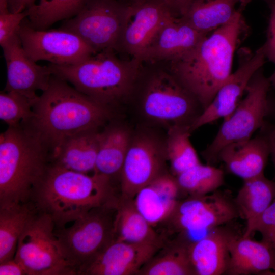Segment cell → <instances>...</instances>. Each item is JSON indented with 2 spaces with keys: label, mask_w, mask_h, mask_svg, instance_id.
Segmentation results:
<instances>
[{
  "label": "cell",
  "mask_w": 275,
  "mask_h": 275,
  "mask_svg": "<svg viewBox=\"0 0 275 275\" xmlns=\"http://www.w3.org/2000/svg\"><path fill=\"white\" fill-rule=\"evenodd\" d=\"M181 191L190 196H200L212 193L224 184L222 170L209 164L200 163L176 176Z\"/></svg>",
  "instance_id": "cell-31"
},
{
  "label": "cell",
  "mask_w": 275,
  "mask_h": 275,
  "mask_svg": "<svg viewBox=\"0 0 275 275\" xmlns=\"http://www.w3.org/2000/svg\"><path fill=\"white\" fill-rule=\"evenodd\" d=\"M10 12H23L33 6L36 0H7Z\"/></svg>",
  "instance_id": "cell-38"
},
{
  "label": "cell",
  "mask_w": 275,
  "mask_h": 275,
  "mask_svg": "<svg viewBox=\"0 0 275 275\" xmlns=\"http://www.w3.org/2000/svg\"><path fill=\"white\" fill-rule=\"evenodd\" d=\"M117 52H97L72 65L50 64L52 74L108 108L128 97L135 88L144 63L135 58L122 59Z\"/></svg>",
  "instance_id": "cell-5"
},
{
  "label": "cell",
  "mask_w": 275,
  "mask_h": 275,
  "mask_svg": "<svg viewBox=\"0 0 275 275\" xmlns=\"http://www.w3.org/2000/svg\"><path fill=\"white\" fill-rule=\"evenodd\" d=\"M255 232L261 235V241L275 250V200L242 235L251 237Z\"/></svg>",
  "instance_id": "cell-34"
},
{
  "label": "cell",
  "mask_w": 275,
  "mask_h": 275,
  "mask_svg": "<svg viewBox=\"0 0 275 275\" xmlns=\"http://www.w3.org/2000/svg\"><path fill=\"white\" fill-rule=\"evenodd\" d=\"M50 162L49 151L30 127H8L0 136V208L30 202Z\"/></svg>",
  "instance_id": "cell-4"
},
{
  "label": "cell",
  "mask_w": 275,
  "mask_h": 275,
  "mask_svg": "<svg viewBox=\"0 0 275 275\" xmlns=\"http://www.w3.org/2000/svg\"><path fill=\"white\" fill-rule=\"evenodd\" d=\"M7 68L5 91L23 95L35 102L37 92L44 91L52 75L49 67L32 60L23 48L18 32L1 46Z\"/></svg>",
  "instance_id": "cell-15"
},
{
  "label": "cell",
  "mask_w": 275,
  "mask_h": 275,
  "mask_svg": "<svg viewBox=\"0 0 275 275\" xmlns=\"http://www.w3.org/2000/svg\"><path fill=\"white\" fill-rule=\"evenodd\" d=\"M180 191L176 177L163 173L140 189L133 201L139 212L153 227L170 218Z\"/></svg>",
  "instance_id": "cell-20"
},
{
  "label": "cell",
  "mask_w": 275,
  "mask_h": 275,
  "mask_svg": "<svg viewBox=\"0 0 275 275\" xmlns=\"http://www.w3.org/2000/svg\"><path fill=\"white\" fill-rule=\"evenodd\" d=\"M239 8L227 23L205 36L190 50L164 63L203 110L232 72L234 52L242 30Z\"/></svg>",
  "instance_id": "cell-1"
},
{
  "label": "cell",
  "mask_w": 275,
  "mask_h": 275,
  "mask_svg": "<svg viewBox=\"0 0 275 275\" xmlns=\"http://www.w3.org/2000/svg\"><path fill=\"white\" fill-rule=\"evenodd\" d=\"M120 197L112 179L68 170L50 162L34 188L30 202L37 210L49 215L60 227L91 209L116 205Z\"/></svg>",
  "instance_id": "cell-2"
},
{
  "label": "cell",
  "mask_w": 275,
  "mask_h": 275,
  "mask_svg": "<svg viewBox=\"0 0 275 275\" xmlns=\"http://www.w3.org/2000/svg\"><path fill=\"white\" fill-rule=\"evenodd\" d=\"M18 34L25 51L36 62L46 61L56 65H72L97 53L74 33L61 29H36L28 17L21 23Z\"/></svg>",
  "instance_id": "cell-11"
},
{
  "label": "cell",
  "mask_w": 275,
  "mask_h": 275,
  "mask_svg": "<svg viewBox=\"0 0 275 275\" xmlns=\"http://www.w3.org/2000/svg\"><path fill=\"white\" fill-rule=\"evenodd\" d=\"M270 87L269 78L260 69L249 82L244 98L224 119L212 141L202 152L207 164L214 166L219 162V154L224 147L251 139L263 126L269 109L267 95Z\"/></svg>",
  "instance_id": "cell-8"
},
{
  "label": "cell",
  "mask_w": 275,
  "mask_h": 275,
  "mask_svg": "<svg viewBox=\"0 0 275 275\" xmlns=\"http://www.w3.org/2000/svg\"><path fill=\"white\" fill-rule=\"evenodd\" d=\"M117 204L94 208L63 226L54 227V235L74 275L114 241Z\"/></svg>",
  "instance_id": "cell-6"
},
{
  "label": "cell",
  "mask_w": 275,
  "mask_h": 275,
  "mask_svg": "<svg viewBox=\"0 0 275 275\" xmlns=\"http://www.w3.org/2000/svg\"><path fill=\"white\" fill-rule=\"evenodd\" d=\"M34 102L19 94L3 91L0 94V118L8 127L29 123L33 117Z\"/></svg>",
  "instance_id": "cell-33"
},
{
  "label": "cell",
  "mask_w": 275,
  "mask_h": 275,
  "mask_svg": "<svg viewBox=\"0 0 275 275\" xmlns=\"http://www.w3.org/2000/svg\"><path fill=\"white\" fill-rule=\"evenodd\" d=\"M226 274H275V250L263 242L240 235L231 242Z\"/></svg>",
  "instance_id": "cell-22"
},
{
  "label": "cell",
  "mask_w": 275,
  "mask_h": 275,
  "mask_svg": "<svg viewBox=\"0 0 275 275\" xmlns=\"http://www.w3.org/2000/svg\"><path fill=\"white\" fill-rule=\"evenodd\" d=\"M85 0H39L29 9V23L35 29L46 30L53 23L76 15Z\"/></svg>",
  "instance_id": "cell-32"
},
{
  "label": "cell",
  "mask_w": 275,
  "mask_h": 275,
  "mask_svg": "<svg viewBox=\"0 0 275 275\" xmlns=\"http://www.w3.org/2000/svg\"><path fill=\"white\" fill-rule=\"evenodd\" d=\"M231 224L213 228L203 237L189 242L188 252L195 275L226 274L231 243L240 235Z\"/></svg>",
  "instance_id": "cell-18"
},
{
  "label": "cell",
  "mask_w": 275,
  "mask_h": 275,
  "mask_svg": "<svg viewBox=\"0 0 275 275\" xmlns=\"http://www.w3.org/2000/svg\"><path fill=\"white\" fill-rule=\"evenodd\" d=\"M189 242L181 239L166 252L153 257L140 269L141 275H195L188 252Z\"/></svg>",
  "instance_id": "cell-29"
},
{
  "label": "cell",
  "mask_w": 275,
  "mask_h": 275,
  "mask_svg": "<svg viewBox=\"0 0 275 275\" xmlns=\"http://www.w3.org/2000/svg\"><path fill=\"white\" fill-rule=\"evenodd\" d=\"M252 0H240V7L239 8L240 10H242L244 8L249 4Z\"/></svg>",
  "instance_id": "cell-42"
},
{
  "label": "cell",
  "mask_w": 275,
  "mask_h": 275,
  "mask_svg": "<svg viewBox=\"0 0 275 275\" xmlns=\"http://www.w3.org/2000/svg\"><path fill=\"white\" fill-rule=\"evenodd\" d=\"M36 212L31 202L0 208V263L14 258L19 238Z\"/></svg>",
  "instance_id": "cell-28"
},
{
  "label": "cell",
  "mask_w": 275,
  "mask_h": 275,
  "mask_svg": "<svg viewBox=\"0 0 275 275\" xmlns=\"http://www.w3.org/2000/svg\"><path fill=\"white\" fill-rule=\"evenodd\" d=\"M275 200V181L264 174L243 180L234 200L239 217L246 222L248 230L255 221Z\"/></svg>",
  "instance_id": "cell-25"
},
{
  "label": "cell",
  "mask_w": 275,
  "mask_h": 275,
  "mask_svg": "<svg viewBox=\"0 0 275 275\" xmlns=\"http://www.w3.org/2000/svg\"><path fill=\"white\" fill-rule=\"evenodd\" d=\"M115 240L162 246L160 236L136 209L133 199L120 197L114 227Z\"/></svg>",
  "instance_id": "cell-24"
},
{
  "label": "cell",
  "mask_w": 275,
  "mask_h": 275,
  "mask_svg": "<svg viewBox=\"0 0 275 275\" xmlns=\"http://www.w3.org/2000/svg\"><path fill=\"white\" fill-rule=\"evenodd\" d=\"M28 15V10L19 13L10 12L0 15L1 46L18 32L21 23Z\"/></svg>",
  "instance_id": "cell-35"
},
{
  "label": "cell",
  "mask_w": 275,
  "mask_h": 275,
  "mask_svg": "<svg viewBox=\"0 0 275 275\" xmlns=\"http://www.w3.org/2000/svg\"><path fill=\"white\" fill-rule=\"evenodd\" d=\"M152 64L154 69L143 91L144 113L152 120L171 123L172 126H190L201 113L198 112V107L201 106L168 67Z\"/></svg>",
  "instance_id": "cell-9"
},
{
  "label": "cell",
  "mask_w": 275,
  "mask_h": 275,
  "mask_svg": "<svg viewBox=\"0 0 275 275\" xmlns=\"http://www.w3.org/2000/svg\"><path fill=\"white\" fill-rule=\"evenodd\" d=\"M176 17L183 16L196 2L202 0H162Z\"/></svg>",
  "instance_id": "cell-36"
},
{
  "label": "cell",
  "mask_w": 275,
  "mask_h": 275,
  "mask_svg": "<svg viewBox=\"0 0 275 275\" xmlns=\"http://www.w3.org/2000/svg\"><path fill=\"white\" fill-rule=\"evenodd\" d=\"M191 132L188 125H173L169 131L165 153L175 176L201 163L190 141Z\"/></svg>",
  "instance_id": "cell-30"
},
{
  "label": "cell",
  "mask_w": 275,
  "mask_h": 275,
  "mask_svg": "<svg viewBox=\"0 0 275 275\" xmlns=\"http://www.w3.org/2000/svg\"><path fill=\"white\" fill-rule=\"evenodd\" d=\"M240 0H202L195 3L179 17L197 31L209 34L229 22Z\"/></svg>",
  "instance_id": "cell-26"
},
{
  "label": "cell",
  "mask_w": 275,
  "mask_h": 275,
  "mask_svg": "<svg viewBox=\"0 0 275 275\" xmlns=\"http://www.w3.org/2000/svg\"><path fill=\"white\" fill-rule=\"evenodd\" d=\"M266 59L261 46L243 60L219 88L209 105L191 124L190 131L230 115L242 100L252 77L261 69Z\"/></svg>",
  "instance_id": "cell-14"
},
{
  "label": "cell",
  "mask_w": 275,
  "mask_h": 275,
  "mask_svg": "<svg viewBox=\"0 0 275 275\" xmlns=\"http://www.w3.org/2000/svg\"><path fill=\"white\" fill-rule=\"evenodd\" d=\"M26 274L24 267L14 258L0 263V275Z\"/></svg>",
  "instance_id": "cell-37"
},
{
  "label": "cell",
  "mask_w": 275,
  "mask_h": 275,
  "mask_svg": "<svg viewBox=\"0 0 275 275\" xmlns=\"http://www.w3.org/2000/svg\"><path fill=\"white\" fill-rule=\"evenodd\" d=\"M206 34L171 15L160 26L145 51L144 63H167L193 49Z\"/></svg>",
  "instance_id": "cell-19"
},
{
  "label": "cell",
  "mask_w": 275,
  "mask_h": 275,
  "mask_svg": "<svg viewBox=\"0 0 275 275\" xmlns=\"http://www.w3.org/2000/svg\"><path fill=\"white\" fill-rule=\"evenodd\" d=\"M269 155L267 136H258L226 146L219 154L218 161L231 173L245 180L264 174Z\"/></svg>",
  "instance_id": "cell-21"
},
{
  "label": "cell",
  "mask_w": 275,
  "mask_h": 275,
  "mask_svg": "<svg viewBox=\"0 0 275 275\" xmlns=\"http://www.w3.org/2000/svg\"><path fill=\"white\" fill-rule=\"evenodd\" d=\"M239 217L234 198L219 189L208 195L190 196L177 206L168 220L181 233L209 231Z\"/></svg>",
  "instance_id": "cell-12"
},
{
  "label": "cell",
  "mask_w": 275,
  "mask_h": 275,
  "mask_svg": "<svg viewBox=\"0 0 275 275\" xmlns=\"http://www.w3.org/2000/svg\"><path fill=\"white\" fill-rule=\"evenodd\" d=\"M131 10V3L124 0H85L61 29L77 35L96 52H119Z\"/></svg>",
  "instance_id": "cell-7"
},
{
  "label": "cell",
  "mask_w": 275,
  "mask_h": 275,
  "mask_svg": "<svg viewBox=\"0 0 275 275\" xmlns=\"http://www.w3.org/2000/svg\"><path fill=\"white\" fill-rule=\"evenodd\" d=\"M130 142L127 132L121 128L113 127L100 132L94 173L112 179L120 174Z\"/></svg>",
  "instance_id": "cell-27"
},
{
  "label": "cell",
  "mask_w": 275,
  "mask_h": 275,
  "mask_svg": "<svg viewBox=\"0 0 275 275\" xmlns=\"http://www.w3.org/2000/svg\"><path fill=\"white\" fill-rule=\"evenodd\" d=\"M54 227L49 215L37 210L25 226L14 259L27 275H74L54 235Z\"/></svg>",
  "instance_id": "cell-10"
},
{
  "label": "cell",
  "mask_w": 275,
  "mask_h": 275,
  "mask_svg": "<svg viewBox=\"0 0 275 275\" xmlns=\"http://www.w3.org/2000/svg\"><path fill=\"white\" fill-rule=\"evenodd\" d=\"M100 135V132L94 130L69 138L52 153L51 162L79 173H94Z\"/></svg>",
  "instance_id": "cell-23"
},
{
  "label": "cell",
  "mask_w": 275,
  "mask_h": 275,
  "mask_svg": "<svg viewBox=\"0 0 275 275\" xmlns=\"http://www.w3.org/2000/svg\"><path fill=\"white\" fill-rule=\"evenodd\" d=\"M33 113L32 119L25 125L40 138L50 156L69 138L97 130L111 114L109 108L53 75L47 88L34 103Z\"/></svg>",
  "instance_id": "cell-3"
},
{
  "label": "cell",
  "mask_w": 275,
  "mask_h": 275,
  "mask_svg": "<svg viewBox=\"0 0 275 275\" xmlns=\"http://www.w3.org/2000/svg\"><path fill=\"white\" fill-rule=\"evenodd\" d=\"M266 58L272 62L275 66V47L268 51L264 52ZM271 87L275 90V69L272 75L269 77Z\"/></svg>",
  "instance_id": "cell-39"
},
{
  "label": "cell",
  "mask_w": 275,
  "mask_h": 275,
  "mask_svg": "<svg viewBox=\"0 0 275 275\" xmlns=\"http://www.w3.org/2000/svg\"><path fill=\"white\" fill-rule=\"evenodd\" d=\"M10 12L7 0H0V15Z\"/></svg>",
  "instance_id": "cell-41"
},
{
  "label": "cell",
  "mask_w": 275,
  "mask_h": 275,
  "mask_svg": "<svg viewBox=\"0 0 275 275\" xmlns=\"http://www.w3.org/2000/svg\"><path fill=\"white\" fill-rule=\"evenodd\" d=\"M161 247L153 244L114 241L78 275L138 274Z\"/></svg>",
  "instance_id": "cell-17"
},
{
  "label": "cell",
  "mask_w": 275,
  "mask_h": 275,
  "mask_svg": "<svg viewBox=\"0 0 275 275\" xmlns=\"http://www.w3.org/2000/svg\"><path fill=\"white\" fill-rule=\"evenodd\" d=\"M267 137L269 143L270 155L275 169V129L272 130Z\"/></svg>",
  "instance_id": "cell-40"
},
{
  "label": "cell",
  "mask_w": 275,
  "mask_h": 275,
  "mask_svg": "<svg viewBox=\"0 0 275 275\" xmlns=\"http://www.w3.org/2000/svg\"><path fill=\"white\" fill-rule=\"evenodd\" d=\"M171 15H174L162 0H138L131 3L119 52L142 61L152 38Z\"/></svg>",
  "instance_id": "cell-16"
},
{
  "label": "cell",
  "mask_w": 275,
  "mask_h": 275,
  "mask_svg": "<svg viewBox=\"0 0 275 275\" xmlns=\"http://www.w3.org/2000/svg\"><path fill=\"white\" fill-rule=\"evenodd\" d=\"M165 151L152 138L143 136L130 142L120 174V197L133 199L138 191L163 172Z\"/></svg>",
  "instance_id": "cell-13"
}]
</instances>
